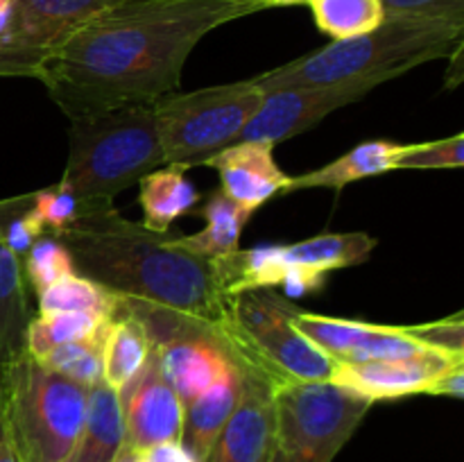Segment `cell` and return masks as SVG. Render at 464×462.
Masks as SVG:
<instances>
[{"label": "cell", "instance_id": "6da1fadb", "mask_svg": "<svg viewBox=\"0 0 464 462\" xmlns=\"http://www.w3.org/2000/svg\"><path fill=\"white\" fill-rule=\"evenodd\" d=\"M275 7L276 0H125L89 18L39 82L71 120L154 104L179 91L186 59L208 32Z\"/></svg>", "mask_w": 464, "mask_h": 462}, {"label": "cell", "instance_id": "7a4b0ae2", "mask_svg": "<svg viewBox=\"0 0 464 462\" xmlns=\"http://www.w3.org/2000/svg\"><path fill=\"white\" fill-rule=\"evenodd\" d=\"M75 272L121 299L122 313L143 322L152 344L188 331L220 338L231 297L213 279L211 261L181 243V234L148 229L116 211L93 213L57 236Z\"/></svg>", "mask_w": 464, "mask_h": 462}, {"label": "cell", "instance_id": "3957f363", "mask_svg": "<svg viewBox=\"0 0 464 462\" xmlns=\"http://www.w3.org/2000/svg\"><path fill=\"white\" fill-rule=\"evenodd\" d=\"M464 21L385 16L376 30L335 39L324 48L256 75L263 91L331 86L365 77H394L433 59L449 57L462 43Z\"/></svg>", "mask_w": 464, "mask_h": 462}, {"label": "cell", "instance_id": "277c9868", "mask_svg": "<svg viewBox=\"0 0 464 462\" xmlns=\"http://www.w3.org/2000/svg\"><path fill=\"white\" fill-rule=\"evenodd\" d=\"M161 166L166 159L152 104H125L71 120L62 181L95 213L113 208L121 190Z\"/></svg>", "mask_w": 464, "mask_h": 462}, {"label": "cell", "instance_id": "5b68a950", "mask_svg": "<svg viewBox=\"0 0 464 462\" xmlns=\"http://www.w3.org/2000/svg\"><path fill=\"white\" fill-rule=\"evenodd\" d=\"M89 388L23 351L0 370V412L21 462H71Z\"/></svg>", "mask_w": 464, "mask_h": 462}, {"label": "cell", "instance_id": "8992f818", "mask_svg": "<svg viewBox=\"0 0 464 462\" xmlns=\"http://www.w3.org/2000/svg\"><path fill=\"white\" fill-rule=\"evenodd\" d=\"M297 311L272 288L245 290L231 297L229 320L218 340L231 361L256 367L276 388L331 380L335 362L295 326Z\"/></svg>", "mask_w": 464, "mask_h": 462}, {"label": "cell", "instance_id": "52a82bcc", "mask_svg": "<svg viewBox=\"0 0 464 462\" xmlns=\"http://www.w3.org/2000/svg\"><path fill=\"white\" fill-rule=\"evenodd\" d=\"M376 245L379 240L365 231L322 234L290 245L236 249L211 258V270L218 288L227 297L275 285H285L295 294H306L322 288L329 272L365 263Z\"/></svg>", "mask_w": 464, "mask_h": 462}, {"label": "cell", "instance_id": "ba28073f", "mask_svg": "<svg viewBox=\"0 0 464 462\" xmlns=\"http://www.w3.org/2000/svg\"><path fill=\"white\" fill-rule=\"evenodd\" d=\"M263 95L256 77L161 95L152 111L166 163L204 166L208 157L234 145Z\"/></svg>", "mask_w": 464, "mask_h": 462}, {"label": "cell", "instance_id": "9c48e42d", "mask_svg": "<svg viewBox=\"0 0 464 462\" xmlns=\"http://www.w3.org/2000/svg\"><path fill=\"white\" fill-rule=\"evenodd\" d=\"M370 408V399L334 380L281 385L267 462H334Z\"/></svg>", "mask_w": 464, "mask_h": 462}, {"label": "cell", "instance_id": "30bf717a", "mask_svg": "<svg viewBox=\"0 0 464 462\" xmlns=\"http://www.w3.org/2000/svg\"><path fill=\"white\" fill-rule=\"evenodd\" d=\"M125 0H12L0 30V77H36L89 18Z\"/></svg>", "mask_w": 464, "mask_h": 462}, {"label": "cell", "instance_id": "8fae6325", "mask_svg": "<svg viewBox=\"0 0 464 462\" xmlns=\"http://www.w3.org/2000/svg\"><path fill=\"white\" fill-rule=\"evenodd\" d=\"M388 82L385 77L344 82L331 86H297V89L266 91L261 104L238 134L240 140L279 145L324 120L335 109L365 98L370 91Z\"/></svg>", "mask_w": 464, "mask_h": 462}, {"label": "cell", "instance_id": "7c38bea8", "mask_svg": "<svg viewBox=\"0 0 464 462\" xmlns=\"http://www.w3.org/2000/svg\"><path fill=\"white\" fill-rule=\"evenodd\" d=\"M125 428V447L131 451L179 442L184 426V403L163 374L161 361L152 344L139 374L118 392Z\"/></svg>", "mask_w": 464, "mask_h": 462}, {"label": "cell", "instance_id": "4fadbf2b", "mask_svg": "<svg viewBox=\"0 0 464 462\" xmlns=\"http://www.w3.org/2000/svg\"><path fill=\"white\" fill-rule=\"evenodd\" d=\"M295 326L326 353L335 365L343 362H365L379 358H401L429 351L408 326L374 324L362 320L317 315L299 308L295 313Z\"/></svg>", "mask_w": 464, "mask_h": 462}, {"label": "cell", "instance_id": "5bb4252c", "mask_svg": "<svg viewBox=\"0 0 464 462\" xmlns=\"http://www.w3.org/2000/svg\"><path fill=\"white\" fill-rule=\"evenodd\" d=\"M458 362H464V356L429 349L401 358L343 362L334 367L331 380L376 403L385 399L411 397V394H430L435 380Z\"/></svg>", "mask_w": 464, "mask_h": 462}, {"label": "cell", "instance_id": "9a60e30c", "mask_svg": "<svg viewBox=\"0 0 464 462\" xmlns=\"http://www.w3.org/2000/svg\"><path fill=\"white\" fill-rule=\"evenodd\" d=\"M240 397L204 462H267L275 421L276 385L256 367L236 362Z\"/></svg>", "mask_w": 464, "mask_h": 462}, {"label": "cell", "instance_id": "2e32d148", "mask_svg": "<svg viewBox=\"0 0 464 462\" xmlns=\"http://www.w3.org/2000/svg\"><path fill=\"white\" fill-rule=\"evenodd\" d=\"M272 145L258 140H240L208 157L204 166L220 177V190L245 211L254 213L275 195L288 190L290 175L276 166Z\"/></svg>", "mask_w": 464, "mask_h": 462}, {"label": "cell", "instance_id": "e0dca14e", "mask_svg": "<svg viewBox=\"0 0 464 462\" xmlns=\"http://www.w3.org/2000/svg\"><path fill=\"white\" fill-rule=\"evenodd\" d=\"M163 374L179 394L184 408L208 388L229 376L236 362L220 340L204 331H188L161 344H154Z\"/></svg>", "mask_w": 464, "mask_h": 462}, {"label": "cell", "instance_id": "ac0fdd59", "mask_svg": "<svg viewBox=\"0 0 464 462\" xmlns=\"http://www.w3.org/2000/svg\"><path fill=\"white\" fill-rule=\"evenodd\" d=\"M240 397V371L236 367L229 376L218 380L213 388L199 394L184 408V426H181L179 444L198 462L207 460L216 444L218 435L234 415Z\"/></svg>", "mask_w": 464, "mask_h": 462}, {"label": "cell", "instance_id": "d6986e66", "mask_svg": "<svg viewBox=\"0 0 464 462\" xmlns=\"http://www.w3.org/2000/svg\"><path fill=\"white\" fill-rule=\"evenodd\" d=\"M399 152H401V145L392 143V140H365L317 170L290 177L285 193H295L302 188H334L340 193L344 186L353 184V181L394 170Z\"/></svg>", "mask_w": 464, "mask_h": 462}, {"label": "cell", "instance_id": "ffe728a7", "mask_svg": "<svg viewBox=\"0 0 464 462\" xmlns=\"http://www.w3.org/2000/svg\"><path fill=\"white\" fill-rule=\"evenodd\" d=\"M32 317L30 285L21 256L0 240V370L25 351V333Z\"/></svg>", "mask_w": 464, "mask_h": 462}, {"label": "cell", "instance_id": "44dd1931", "mask_svg": "<svg viewBox=\"0 0 464 462\" xmlns=\"http://www.w3.org/2000/svg\"><path fill=\"white\" fill-rule=\"evenodd\" d=\"M125 447L118 392L100 380L89 388V406L71 462H113Z\"/></svg>", "mask_w": 464, "mask_h": 462}, {"label": "cell", "instance_id": "7402d4cb", "mask_svg": "<svg viewBox=\"0 0 464 462\" xmlns=\"http://www.w3.org/2000/svg\"><path fill=\"white\" fill-rule=\"evenodd\" d=\"M186 172L188 168L166 163L140 177L139 202L143 208V225L148 229L170 231L172 222L193 211L199 202L202 195L190 184Z\"/></svg>", "mask_w": 464, "mask_h": 462}, {"label": "cell", "instance_id": "603a6c76", "mask_svg": "<svg viewBox=\"0 0 464 462\" xmlns=\"http://www.w3.org/2000/svg\"><path fill=\"white\" fill-rule=\"evenodd\" d=\"M152 340L143 322L118 313L107 326L102 342V383L121 392L148 361Z\"/></svg>", "mask_w": 464, "mask_h": 462}, {"label": "cell", "instance_id": "cb8c5ba5", "mask_svg": "<svg viewBox=\"0 0 464 462\" xmlns=\"http://www.w3.org/2000/svg\"><path fill=\"white\" fill-rule=\"evenodd\" d=\"M198 216L204 217V229L193 236H181V243L204 258H218L225 254L236 252L240 243L245 222L249 220L252 213L240 208L238 204L231 202L220 188L213 190L207 197L204 207L199 208Z\"/></svg>", "mask_w": 464, "mask_h": 462}, {"label": "cell", "instance_id": "d4e9b609", "mask_svg": "<svg viewBox=\"0 0 464 462\" xmlns=\"http://www.w3.org/2000/svg\"><path fill=\"white\" fill-rule=\"evenodd\" d=\"M39 313H86V315L111 320L122 313L121 299L98 281L72 272L36 294Z\"/></svg>", "mask_w": 464, "mask_h": 462}, {"label": "cell", "instance_id": "484cf974", "mask_svg": "<svg viewBox=\"0 0 464 462\" xmlns=\"http://www.w3.org/2000/svg\"><path fill=\"white\" fill-rule=\"evenodd\" d=\"M315 25L331 39H349L376 30L385 21L381 0H304Z\"/></svg>", "mask_w": 464, "mask_h": 462}, {"label": "cell", "instance_id": "4316f807", "mask_svg": "<svg viewBox=\"0 0 464 462\" xmlns=\"http://www.w3.org/2000/svg\"><path fill=\"white\" fill-rule=\"evenodd\" d=\"M107 322L86 313H39L27 324L25 351L34 358H44L59 344L75 342L98 333Z\"/></svg>", "mask_w": 464, "mask_h": 462}, {"label": "cell", "instance_id": "83f0119b", "mask_svg": "<svg viewBox=\"0 0 464 462\" xmlns=\"http://www.w3.org/2000/svg\"><path fill=\"white\" fill-rule=\"evenodd\" d=\"M109 322L102 324L98 333L89 335L84 340H75V342L59 344V347L50 349L39 361L48 370L57 371L59 376H66V379L75 380V383L93 388V385L102 380V342Z\"/></svg>", "mask_w": 464, "mask_h": 462}, {"label": "cell", "instance_id": "f1b7e54d", "mask_svg": "<svg viewBox=\"0 0 464 462\" xmlns=\"http://www.w3.org/2000/svg\"><path fill=\"white\" fill-rule=\"evenodd\" d=\"M23 261V272H25L27 285L34 290L36 294L44 293L48 285L59 281L62 276L72 274L75 272V263H72L71 252L66 245L53 234H41L30 249L25 252Z\"/></svg>", "mask_w": 464, "mask_h": 462}, {"label": "cell", "instance_id": "f546056e", "mask_svg": "<svg viewBox=\"0 0 464 462\" xmlns=\"http://www.w3.org/2000/svg\"><path fill=\"white\" fill-rule=\"evenodd\" d=\"M32 204H34V213L39 216L41 225L48 229V234L59 236L62 231L71 229L75 222L84 220V217L93 216V208L77 197L63 181L59 184L41 188L32 193Z\"/></svg>", "mask_w": 464, "mask_h": 462}, {"label": "cell", "instance_id": "4dcf8cb0", "mask_svg": "<svg viewBox=\"0 0 464 462\" xmlns=\"http://www.w3.org/2000/svg\"><path fill=\"white\" fill-rule=\"evenodd\" d=\"M41 234H48L34 213L32 193L0 202V240L18 256H25L30 245Z\"/></svg>", "mask_w": 464, "mask_h": 462}, {"label": "cell", "instance_id": "1f68e13d", "mask_svg": "<svg viewBox=\"0 0 464 462\" xmlns=\"http://www.w3.org/2000/svg\"><path fill=\"white\" fill-rule=\"evenodd\" d=\"M464 163V134L451 139L429 140V143L401 145L394 170H430V168H462Z\"/></svg>", "mask_w": 464, "mask_h": 462}, {"label": "cell", "instance_id": "d6a6232c", "mask_svg": "<svg viewBox=\"0 0 464 462\" xmlns=\"http://www.w3.org/2000/svg\"><path fill=\"white\" fill-rule=\"evenodd\" d=\"M412 335L426 344L433 351L453 353V356H464V315L447 317V320L426 322V324H412L408 326Z\"/></svg>", "mask_w": 464, "mask_h": 462}, {"label": "cell", "instance_id": "836d02e7", "mask_svg": "<svg viewBox=\"0 0 464 462\" xmlns=\"http://www.w3.org/2000/svg\"><path fill=\"white\" fill-rule=\"evenodd\" d=\"M385 16L464 21V0H381Z\"/></svg>", "mask_w": 464, "mask_h": 462}, {"label": "cell", "instance_id": "e575fe53", "mask_svg": "<svg viewBox=\"0 0 464 462\" xmlns=\"http://www.w3.org/2000/svg\"><path fill=\"white\" fill-rule=\"evenodd\" d=\"M134 462H198L179 442L157 444V447L136 451Z\"/></svg>", "mask_w": 464, "mask_h": 462}, {"label": "cell", "instance_id": "d590c367", "mask_svg": "<svg viewBox=\"0 0 464 462\" xmlns=\"http://www.w3.org/2000/svg\"><path fill=\"white\" fill-rule=\"evenodd\" d=\"M430 394H433V397L462 399L464 397V362H458V365H453L451 370L444 371V374L435 380Z\"/></svg>", "mask_w": 464, "mask_h": 462}, {"label": "cell", "instance_id": "8d00e7d4", "mask_svg": "<svg viewBox=\"0 0 464 462\" xmlns=\"http://www.w3.org/2000/svg\"><path fill=\"white\" fill-rule=\"evenodd\" d=\"M0 462H21V457H18L12 439H9L7 428H5L3 412H0Z\"/></svg>", "mask_w": 464, "mask_h": 462}, {"label": "cell", "instance_id": "74e56055", "mask_svg": "<svg viewBox=\"0 0 464 462\" xmlns=\"http://www.w3.org/2000/svg\"><path fill=\"white\" fill-rule=\"evenodd\" d=\"M449 57H451V75H447V86L449 89H456L462 82V43Z\"/></svg>", "mask_w": 464, "mask_h": 462}, {"label": "cell", "instance_id": "f35d334b", "mask_svg": "<svg viewBox=\"0 0 464 462\" xmlns=\"http://www.w3.org/2000/svg\"><path fill=\"white\" fill-rule=\"evenodd\" d=\"M134 456H136V451H131V448L122 447L121 453H118L116 460H113V462H134Z\"/></svg>", "mask_w": 464, "mask_h": 462}, {"label": "cell", "instance_id": "ab89813d", "mask_svg": "<svg viewBox=\"0 0 464 462\" xmlns=\"http://www.w3.org/2000/svg\"><path fill=\"white\" fill-rule=\"evenodd\" d=\"M279 7H293V5H304V0H276Z\"/></svg>", "mask_w": 464, "mask_h": 462}]
</instances>
